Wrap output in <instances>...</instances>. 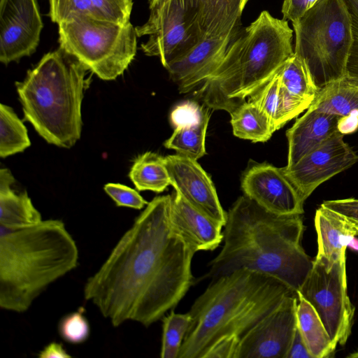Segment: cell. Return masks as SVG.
Instances as JSON below:
<instances>
[{
  "instance_id": "obj_1",
  "label": "cell",
  "mask_w": 358,
  "mask_h": 358,
  "mask_svg": "<svg viewBox=\"0 0 358 358\" xmlns=\"http://www.w3.org/2000/svg\"><path fill=\"white\" fill-rule=\"evenodd\" d=\"M171 200L168 194L149 202L85 283V299L115 327L150 326L193 285L196 252L172 226Z\"/></svg>"
},
{
  "instance_id": "obj_2",
  "label": "cell",
  "mask_w": 358,
  "mask_h": 358,
  "mask_svg": "<svg viewBox=\"0 0 358 358\" xmlns=\"http://www.w3.org/2000/svg\"><path fill=\"white\" fill-rule=\"evenodd\" d=\"M224 227L222 248L209 262L207 277L249 269L277 278L297 294L313 266L301 245V215L275 214L243 195L227 211Z\"/></svg>"
},
{
  "instance_id": "obj_3",
  "label": "cell",
  "mask_w": 358,
  "mask_h": 358,
  "mask_svg": "<svg viewBox=\"0 0 358 358\" xmlns=\"http://www.w3.org/2000/svg\"><path fill=\"white\" fill-rule=\"evenodd\" d=\"M211 280L189 311L192 320L178 358H203L220 341L239 343L286 296L296 293L277 278L249 269Z\"/></svg>"
},
{
  "instance_id": "obj_4",
  "label": "cell",
  "mask_w": 358,
  "mask_h": 358,
  "mask_svg": "<svg viewBox=\"0 0 358 358\" xmlns=\"http://www.w3.org/2000/svg\"><path fill=\"white\" fill-rule=\"evenodd\" d=\"M77 245L59 220L23 228L0 225V307L24 313L78 264Z\"/></svg>"
},
{
  "instance_id": "obj_5",
  "label": "cell",
  "mask_w": 358,
  "mask_h": 358,
  "mask_svg": "<svg viewBox=\"0 0 358 358\" xmlns=\"http://www.w3.org/2000/svg\"><path fill=\"white\" fill-rule=\"evenodd\" d=\"M287 20L263 10L241 29L216 70L196 92L209 108L229 114L264 85L294 52Z\"/></svg>"
},
{
  "instance_id": "obj_6",
  "label": "cell",
  "mask_w": 358,
  "mask_h": 358,
  "mask_svg": "<svg viewBox=\"0 0 358 358\" xmlns=\"http://www.w3.org/2000/svg\"><path fill=\"white\" fill-rule=\"evenodd\" d=\"M87 71L59 48L43 55L25 78L15 83L25 120L48 143L70 148L80 138Z\"/></svg>"
},
{
  "instance_id": "obj_7",
  "label": "cell",
  "mask_w": 358,
  "mask_h": 358,
  "mask_svg": "<svg viewBox=\"0 0 358 358\" xmlns=\"http://www.w3.org/2000/svg\"><path fill=\"white\" fill-rule=\"evenodd\" d=\"M292 24L294 53L304 60L319 89L348 74L354 34L345 0H320Z\"/></svg>"
},
{
  "instance_id": "obj_8",
  "label": "cell",
  "mask_w": 358,
  "mask_h": 358,
  "mask_svg": "<svg viewBox=\"0 0 358 358\" xmlns=\"http://www.w3.org/2000/svg\"><path fill=\"white\" fill-rule=\"evenodd\" d=\"M58 26L59 48L102 80H115L135 57L138 36L130 22L80 14Z\"/></svg>"
},
{
  "instance_id": "obj_9",
  "label": "cell",
  "mask_w": 358,
  "mask_h": 358,
  "mask_svg": "<svg viewBox=\"0 0 358 358\" xmlns=\"http://www.w3.org/2000/svg\"><path fill=\"white\" fill-rule=\"evenodd\" d=\"M149 8L147 22L135 27L136 34L148 36L142 51L158 57L166 69L203 38L196 15L185 0H150Z\"/></svg>"
},
{
  "instance_id": "obj_10",
  "label": "cell",
  "mask_w": 358,
  "mask_h": 358,
  "mask_svg": "<svg viewBox=\"0 0 358 358\" xmlns=\"http://www.w3.org/2000/svg\"><path fill=\"white\" fill-rule=\"evenodd\" d=\"M299 292L315 308L333 343L345 345L355 315L348 294L346 256L330 267L316 257Z\"/></svg>"
},
{
  "instance_id": "obj_11",
  "label": "cell",
  "mask_w": 358,
  "mask_h": 358,
  "mask_svg": "<svg viewBox=\"0 0 358 358\" xmlns=\"http://www.w3.org/2000/svg\"><path fill=\"white\" fill-rule=\"evenodd\" d=\"M343 136L336 131L295 164L282 168L304 201L320 185L358 161Z\"/></svg>"
},
{
  "instance_id": "obj_12",
  "label": "cell",
  "mask_w": 358,
  "mask_h": 358,
  "mask_svg": "<svg viewBox=\"0 0 358 358\" xmlns=\"http://www.w3.org/2000/svg\"><path fill=\"white\" fill-rule=\"evenodd\" d=\"M297 294L286 296L241 340L236 358H286L296 328Z\"/></svg>"
},
{
  "instance_id": "obj_13",
  "label": "cell",
  "mask_w": 358,
  "mask_h": 358,
  "mask_svg": "<svg viewBox=\"0 0 358 358\" xmlns=\"http://www.w3.org/2000/svg\"><path fill=\"white\" fill-rule=\"evenodd\" d=\"M43 24L36 0H0V61L4 64L35 52Z\"/></svg>"
},
{
  "instance_id": "obj_14",
  "label": "cell",
  "mask_w": 358,
  "mask_h": 358,
  "mask_svg": "<svg viewBox=\"0 0 358 358\" xmlns=\"http://www.w3.org/2000/svg\"><path fill=\"white\" fill-rule=\"evenodd\" d=\"M241 189L244 195L269 212L278 215L304 212V201L282 168L266 162L255 163L244 172Z\"/></svg>"
},
{
  "instance_id": "obj_15",
  "label": "cell",
  "mask_w": 358,
  "mask_h": 358,
  "mask_svg": "<svg viewBox=\"0 0 358 358\" xmlns=\"http://www.w3.org/2000/svg\"><path fill=\"white\" fill-rule=\"evenodd\" d=\"M165 165L175 191L224 227L227 212L220 202L210 177L197 160L177 153L165 157Z\"/></svg>"
},
{
  "instance_id": "obj_16",
  "label": "cell",
  "mask_w": 358,
  "mask_h": 358,
  "mask_svg": "<svg viewBox=\"0 0 358 358\" xmlns=\"http://www.w3.org/2000/svg\"><path fill=\"white\" fill-rule=\"evenodd\" d=\"M241 29L202 38L168 65L166 69L180 93L190 92L210 76L223 60Z\"/></svg>"
},
{
  "instance_id": "obj_17",
  "label": "cell",
  "mask_w": 358,
  "mask_h": 358,
  "mask_svg": "<svg viewBox=\"0 0 358 358\" xmlns=\"http://www.w3.org/2000/svg\"><path fill=\"white\" fill-rule=\"evenodd\" d=\"M171 198V221L173 229L195 252L216 249L223 241V226L194 207L177 192Z\"/></svg>"
},
{
  "instance_id": "obj_18",
  "label": "cell",
  "mask_w": 358,
  "mask_h": 358,
  "mask_svg": "<svg viewBox=\"0 0 358 358\" xmlns=\"http://www.w3.org/2000/svg\"><path fill=\"white\" fill-rule=\"evenodd\" d=\"M339 116L308 108L287 130L288 155L287 166H291L338 131Z\"/></svg>"
},
{
  "instance_id": "obj_19",
  "label": "cell",
  "mask_w": 358,
  "mask_h": 358,
  "mask_svg": "<svg viewBox=\"0 0 358 358\" xmlns=\"http://www.w3.org/2000/svg\"><path fill=\"white\" fill-rule=\"evenodd\" d=\"M315 226L317 235V257L327 267L345 257L346 249L357 235L349 219L324 206L316 210Z\"/></svg>"
},
{
  "instance_id": "obj_20",
  "label": "cell",
  "mask_w": 358,
  "mask_h": 358,
  "mask_svg": "<svg viewBox=\"0 0 358 358\" xmlns=\"http://www.w3.org/2000/svg\"><path fill=\"white\" fill-rule=\"evenodd\" d=\"M196 13L202 38L241 29V18L249 0H185Z\"/></svg>"
},
{
  "instance_id": "obj_21",
  "label": "cell",
  "mask_w": 358,
  "mask_h": 358,
  "mask_svg": "<svg viewBox=\"0 0 358 358\" xmlns=\"http://www.w3.org/2000/svg\"><path fill=\"white\" fill-rule=\"evenodd\" d=\"M15 180L7 169L0 170V225L17 229L35 225L41 222L40 212L26 191L15 192L12 185Z\"/></svg>"
},
{
  "instance_id": "obj_22",
  "label": "cell",
  "mask_w": 358,
  "mask_h": 358,
  "mask_svg": "<svg viewBox=\"0 0 358 358\" xmlns=\"http://www.w3.org/2000/svg\"><path fill=\"white\" fill-rule=\"evenodd\" d=\"M309 107L339 117L358 110V78L347 74L327 84Z\"/></svg>"
},
{
  "instance_id": "obj_23",
  "label": "cell",
  "mask_w": 358,
  "mask_h": 358,
  "mask_svg": "<svg viewBox=\"0 0 358 358\" xmlns=\"http://www.w3.org/2000/svg\"><path fill=\"white\" fill-rule=\"evenodd\" d=\"M296 324L313 358H329L334 355L336 345L313 306L297 292Z\"/></svg>"
},
{
  "instance_id": "obj_24",
  "label": "cell",
  "mask_w": 358,
  "mask_h": 358,
  "mask_svg": "<svg viewBox=\"0 0 358 358\" xmlns=\"http://www.w3.org/2000/svg\"><path fill=\"white\" fill-rule=\"evenodd\" d=\"M230 115L233 134L238 138L266 142L275 131L269 117L251 101H245Z\"/></svg>"
},
{
  "instance_id": "obj_25",
  "label": "cell",
  "mask_w": 358,
  "mask_h": 358,
  "mask_svg": "<svg viewBox=\"0 0 358 358\" xmlns=\"http://www.w3.org/2000/svg\"><path fill=\"white\" fill-rule=\"evenodd\" d=\"M129 178L139 191L160 193L171 185L165 157L152 152L139 155L135 159Z\"/></svg>"
},
{
  "instance_id": "obj_26",
  "label": "cell",
  "mask_w": 358,
  "mask_h": 358,
  "mask_svg": "<svg viewBox=\"0 0 358 358\" xmlns=\"http://www.w3.org/2000/svg\"><path fill=\"white\" fill-rule=\"evenodd\" d=\"M208 107L201 120L195 124L174 128L173 133L164 145L178 154L197 160L206 154V134L210 120Z\"/></svg>"
},
{
  "instance_id": "obj_27",
  "label": "cell",
  "mask_w": 358,
  "mask_h": 358,
  "mask_svg": "<svg viewBox=\"0 0 358 358\" xmlns=\"http://www.w3.org/2000/svg\"><path fill=\"white\" fill-rule=\"evenodd\" d=\"M280 84L291 94L312 103L319 88L304 60L294 53L280 70Z\"/></svg>"
},
{
  "instance_id": "obj_28",
  "label": "cell",
  "mask_w": 358,
  "mask_h": 358,
  "mask_svg": "<svg viewBox=\"0 0 358 358\" xmlns=\"http://www.w3.org/2000/svg\"><path fill=\"white\" fill-rule=\"evenodd\" d=\"M31 142L22 121L13 108L0 105V156L2 158L23 152Z\"/></svg>"
},
{
  "instance_id": "obj_29",
  "label": "cell",
  "mask_w": 358,
  "mask_h": 358,
  "mask_svg": "<svg viewBox=\"0 0 358 358\" xmlns=\"http://www.w3.org/2000/svg\"><path fill=\"white\" fill-rule=\"evenodd\" d=\"M162 338L160 357L178 358L183 340L191 323V315L173 310L162 318Z\"/></svg>"
},
{
  "instance_id": "obj_30",
  "label": "cell",
  "mask_w": 358,
  "mask_h": 358,
  "mask_svg": "<svg viewBox=\"0 0 358 358\" xmlns=\"http://www.w3.org/2000/svg\"><path fill=\"white\" fill-rule=\"evenodd\" d=\"M84 311L83 308H80L60 320L58 331L64 341L71 344H80L87 340L90 327Z\"/></svg>"
},
{
  "instance_id": "obj_31",
  "label": "cell",
  "mask_w": 358,
  "mask_h": 358,
  "mask_svg": "<svg viewBox=\"0 0 358 358\" xmlns=\"http://www.w3.org/2000/svg\"><path fill=\"white\" fill-rule=\"evenodd\" d=\"M49 16L57 24L80 14L96 17L90 0H49Z\"/></svg>"
},
{
  "instance_id": "obj_32",
  "label": "cell",
  "mask_w": 358,
  "mask_h": 358,
  "mask_svg": "<svg viewBox=\"0 0 358 358\" xmlns=\"http://www.w3.org/2000/svg\"><path fill=\"white\" fill-rule=\"evenodd\" d=\"M280 70L248 99L269 117L275 131V117L280 87Z\"/></svg>"
},
{
  "instance_id": "obj_33",
  "label": "cell",
  "mask_w": 358,
  "mask_h": 358,
  "mask_svg": "<svg viewBox=\"0 0 358 358\" xmlns=\"http://www.w3.org/2000/svg\"><path fill=\"white\" fill-rule=\"evenodd\" d=\"M97 17L119 24L129 22L133 0H90Z\"/></svg>"
},
{
  "instance_id": "obj_34",
  "label": "cell",
  "mask_w": 358,
  "mask_h": 358,
  "mask_svg": "<svg viewBox=\"0 0 358 358\" xmlns=\"http://www.w3.org/2000/svg\"><path fill=\"white\" fill-rule=\"evenodd\" d=\"M310 104V102L291 94L280 84L275 117V129H280L292 118L307 110Z\"/></svg>"
},
{
  "instance_id": "obj_35",
  "label": "cell",
  "mask_w": 358,
  "mask_h": 358,
  "mask_svg": "<svg viewBox=\"0 0 358 358\" xmlns=\"http://www.w3.org/2000/svg\"><path fill=\"white\" fill-rule=\"evenodd\" d=\"M104 190L117 206L141 210L148 203L137 191L124 185L108 183Z\"/></svg>"
},
{
  "instance_id": "obj_36",
  "label": "cell",
  "mask_w": 358,
  "mask_h": 358,
  "mask_svg": "<svg viewBox=\"0 0 358 358\" xmlns=\"http://www.w3.org/2000/svg\"><path fill=\"white\" fill-rule=\"evenodd\" d=\"M208 107L194 101H185L177 105L171 111L170 120L175 127L199 122Z\"/></svg>"
},
{
  "instance_id": "obj_37",
  "label": "cell",
  "mask_w": 358,
  "mask_h": 358,
  "mask_svg": "<svg viewBox=\"0 0 358 358\" xmlns=\"http://www.w3.org/2000/svg\"><path fill=\"white\" fill-rule=\"evenodd\" d=\"M320 0H283L281 12L284 20H298Z\"/></svg>"
},
{
  "instance_id": "obj_38",
  "label": "cell",
  "mask_w": 358,
  "mask_h": 358,
  "mask_svg": "<svg viewBox=\"0 0 358 358\" xmlns=\"http://www.w3.org/2000/svg\"><path fill=\"white\" fill-rule=\"evenodd\" d=\"M321 206L331 209L348 219L358 222V199L354 198L324 201Z\"/></svg>"
},
{
  "instance_id": "obj_39",
  "label": "cell",
  "mask_w": 358,
  "mask_h": 358,
  "mask_svg": "<svg viewBox=\"0 0 358 358\" xmlns=\"http://www.w3.org/2000/svg\"><path fill=\"white\" fill-rule=\"evenodd\" d=\"M352 18L354 41L347 65L348 74L358 78V8L346 1Z\"/></svg>"
},
{
  "instance_id": "obj_40",
  "label": "cell",
  "mask_w": 358,
  "mask_h": 358,
  "mask_svg": "<svg viewBox=\"0 0 358 358\" xmlns=\"http://www.w3.org/2000/svg\"><path fill=\"white\" fill-rule=\"evenodd\" d=\"M286 358H313L297 325Z\"/></svg>"
},
{
  "instance_id": "obj_41",
  "label": "cell",
  "mask_w": 358,
  "mask_h": 358,
  "mask_svg": "<svg viewBox=\"0 0 358 358\" xmlns=\"http://www.w3.org/2000/svg\"><path fill=\"white\" fill-rule=\"evenodd\" d=\"M337 128L338 131L343 135L355 132L358 129V110L353 111L348 115L339 117Z\"/></svg>"
},
{
  "instance_id": "obj_42",
  "label": "cell",
  "mask_w": 358,
  "mask_h": 358,
  "mask_svg": "<svg viewBox=\"0 0 358 358\" xmlns=\"http://www.w3.org/2000/svg\"><path fill=\"white\" fill-rule=\"evenodd\" d=\"M40 358H69L70 355L63 348L61 343L52 342L44 347L38 354Z\"/></svg>"
},
{
  "instance_id": "obj_43",
  "label": "cell",
  "mask_w": 358,
  "mask_h": 358,
  "mask_svg": "<svg viewBox=\"0 0 358 358\" xmlns=\"http://www.w3.org/2000/svg\"><path fill=\"white\" fill-rule=\"evenodd\" d=\"M348 247H351L352 248L358 250V240L355 237L350 243Z\"/></svg>"
},
{
  "instance_id": "obj_44",
  "label": "cell",
  "mask_w": 358,
  "mask_h": 358,
  "mask_svg": "<svg viewBox=\"0 0 358 358\" xmlns=\"http://www.w3.org/2000/svg\"><path fill=\"white\" fill-rule=\"evenodd\" d=\"M347 2L352 4L356 8H358V0H345Z\"/></svg>"
},
{
  "instance_id": "obj_45",
  "label": "cell",
  "mask_w": 358,
  "mask_h": 358,
  "mask_svg": "<svg viewBox=\"0 0 358 358\" xmlns=\"http://www.w3.org/2000/svg\"><path fill=\"white\" fill-rule=\"evenodd\" d=\"M349 358H358V350L348 355Z\"/></svg>"
},
{
  "instance_id": "obj_46",
  "label": "cell",
  "mask_w": 358,
  "mask_h": 358,
  "mask_svg": "<svg viewBox=\"0 0 358 358\" xmlns=\"http://www.w3.org/2000/svg\"><path fill=\"white\" fill-rule=\"evenodd\" d=\"M350 222H352L353 227H355V229H356L357 231V233L358 234V222H355V221H352V220H350Z\"/></svg>"
}]
</instances>
